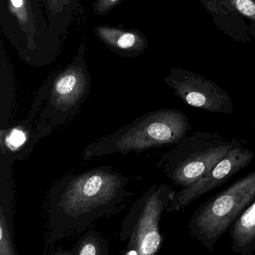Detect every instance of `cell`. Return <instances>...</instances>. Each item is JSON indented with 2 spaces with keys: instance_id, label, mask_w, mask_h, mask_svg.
<instances>
[{
  "instance_id": "cell-1",
  "label": "cell",
  "mask_w": 255,
  "mask_h": 255,
  "mask_svg": "<svg viewBox=\"0 0 255 255\" xmlns=\"http://www.w3.org/2000/svg\"><path fill=\"white\" fill-rule=\"evenodd\" d=\"M129 182L110 165L68 174L55 182L47 200L48 243L83 234L95 221L113 214L129 196Z\"/></svg>"
},
{
  "instance_id": "cell-2",
  "label": "cell",
  "mask_w": 255,
  "mask_h": 255,
  "mask_svg": "<svg viewBox=\"0 0 255 255\" xmlns=\"http://www.w3.org/2000/svg\"><path fill=\"white\" fill-rule=\"evenodd\" d=\"M192 129L189 118L175 109H161L135 119L116 132L88 144L82 156L86 160L106 155L141 153L151 148L171 146Z\"/></svg>"
},
{
  "instance_id": "cell-3",
  "label": "cell",
  "mask_w": 255,
  "mask_h": 255,
  "mask_svg": "<svg viewBox=\"0 0 255 255\" xmlns=\"http://www.w3.org/2000/svg\"><path fill=\"white\" fill-rule=\"evenodd\" d=\"M247 144V141L241 138L195 131L171 145L157 167L171 183L187 187L210 171L232 149Z\"/></svg>"
},
{
  "instance_id": "cell-4",
  "label": "cell",
  "mask_w": 255,
  "mask_h": 255,
  "mask_svg": "<svg viewBox=\"0 0 255 255\" xmlns=\"http://www.w3.org/2000/svg\"><path fill=\"white\" fill-rule=\"evenodd\" d=\"M255 199V170L200 205L187 228L192 238L213 252L222 236Z\"/></svg>"
},
{
  "instance_id": "cell-5",
  "label": "cell",
  "mask_w": 255,
  "mask_h": 255,
  "mask_svg": "<svg viewBox=\"0 0 255 255\" xmlns=\"http://www.w3.org/2000/svg\"><path fill=\"white\" fill-rule=\"evenodd\" d=\"M175 191L165 183L152 185L135 201L121 226L119 239L127 243V255H153L162 244L159 222Z\"/></svg>"
},
{
  "instance_id": "cell-6",
  "label": "cell",
  "mask_w": 255,
  "mask_h": 255,
  "mask_svg": "<svg viewBox=\"0 0 255 255\" xmlns=\"http://www.w3.org/2000/svg\"><path fill=\"white\" fill-rule=\"evenodd\" d=\"M89 80L84 68L73 65L53 82L35 128L44 138L74 117L89 93Z\"/></svg>"
},
{
  "instance_id": "cell-7",
  "label": "cell",
  "mask_w": 255,
  "mask_h": 255,
  "mask_svg": "<svg viewBox=\"0 0 255 255\" xmlns=\"http://www.w3.org/2000/svg\"><path fill=\"white\" fill-rule=\"evenodd\" d=\"M165 83L185 104L212 113L231 115L234 104L230 95L216 83L196 73L171 68Z\"/></svg>"
},
{
  "instance_id": "cell-8",
  "label": "cell",
  "mask_w": 255,
  "mask_h": 255,
  "mask_svg": "<svg viewBox=\"0 0 255 255\" xmlns=\"http://www.w3.org/2000/svg\"><path fill=\"white\" fill-rule=\"evenodd\" d=\"M255 156V153L246 147V145L232 149L199 180L191 186L174 192L165 213L180 211L207 192L222 186L233 176L246 168L254 160Z\"/></svg>"
},
{
  "instance_id": "cell-9",
  "label": "cell",
  "mask_w": 255,
  "mask_h": 255,
  "mask_svg": "<svg viewBox=\"0 0 255 255\" xmlns=\"http://www.w3.org/2000/svg\"><path fill=\"white\" fill-rule=\"evenodd\" d=\"M217 29L239 43L255 41V0H199Z\"/></svg>"
},
{
  "instance_id": "cell-10",
  "label": "cell",
  "mask_w": 255,
  "mask_h": 255,
  "mask_svg": "<svg viewBox=\"0 0 255 255\" xmlns=\"http://www.w3.org/2000/svg\"><path fill=\"white\" fill-rule=\"evenodd\" d=\"M42 138L29 119L1 129V165L9 167L14 161L25 159Z\"/></svg>"
},
{
  "instance_id": "cell-11",
  "label": "cell",
  "mask_w": 255,
  "mask_h": 255,
  "mask_svg": "<svg viewBox=\"0 0 255 255\" xmlns=\"http://www.w3.org/2000/svg\"><path fill=\"white\" fill-rule=\"evenodd\" d=\"M231 249L236 254L255 252V199L234 221L230 228Z\"/></svg>"
},
{
  "instance_id": "cell-12",
  "label": "cell",
  "mask_w": 255,
  "mask_h": 255,
  "mask_svg": "<svg viewBox=\"0 0 255 255\" xmlns=\"http://www.w3.org/2000/svg\"><path fill=\"white\" fill-rule=\"evenodd\" d=\"M95 32L109 47L122 53L142 51L147 46L145 37L133 31L101 26L95 28Z\"/></svg>"
},
{
  "instance_id": "cell-13",
  "label": "cell",
  "mask_w": 255,
  "mask_h": 255,
  "mask_svg": "<svg viewBox=\"0 0 255 255\" xmlns=\"http://www.w3.org/2000/svg\"><path fill=\"white\" fill-rule=\"evenodd\" d=\"M108 253V242L101 232L95 230L85 233L73 249L69 252H63L71 255H107Z\"/></svg>"
},
{
  "instance_id": "cell-14",
  "label": "cell",
  "mask_w": 255,
  "mask_h": 255,
  "mask_svg": "<svg viewBox=\"0 0 255 255\" xmlns=\"http://www.w3.org/2000/svg\"><path fill=\"white\" fill-rule=\"evenodd\" d=\"M8 8L19 25L29 35L34 36L35 29L28 0H8Z\"/></svg>"
},
{
  "instance_id": "cell-15",
  "label": "cell",
  "mask_w": 255,
  "mask_h": 255,
  "mask_svg": "<svg viewBox=\"0 0 255 255\" xmlns=\"http://www.w3.org/2000/svg\"><path fill=\"white\" fill-rule=\"evenodd\" d=\"M8 215L0 207V255H14L17 254L10 232Z\"/></svg>"
},
{
  "instance_id": "cell-16",
  "label": "cell",
  "mask_w": 255,
  "mask_h": 255,
  "mask_svg": "<svg viewBox=\"0 0 255 255\" xmlns=\"http://www.w3.org/2000/svg\"><path fill=\"white\" fill-rule=\"evenodd\" d=\"M121 0H97L94 10L95 14L98 15H104L113 9Z\"/></svg>"
},
{
  "instance_id": "cell-17",
  "label": "cell",
  "mask_w": 255,
  "mask_h": 255,
  "mask_svg": "<svg viewBox=\"0 0 255 255\" xmlns=\"http://www.w3.org/2000/svg\"><path fill=\"white\" fill-rule=\"evenodd\" d=\"M71 0H47L49 8L54 13H60L63 10L64 7L68 5Z\"/></svg>"
},
{
  "instance_id": "cell-18",
  "label": "cell",
  "mask_w": 255,
  "mask_h": 255,
  "mask_svg": "<svg viewBox=\"0 0 255 255\" xmlns=\"http://www.w3.org/2000/svg\"><path fill=\"white\" fill-rule=\"evenodd\" d=\"M254 125H255V120H254Z\"/></svg>"
}]
</instances>
